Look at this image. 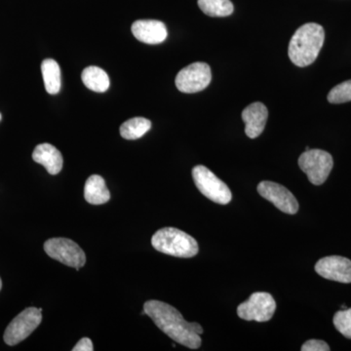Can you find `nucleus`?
Returning <instances> with one entry per match:
<instances>
[{"label":"nucleus","instance_id":"f257e3e1","mask_svg":"<svg viewBox=\"0 0 351 351\" xmlns=\"http://www.w3.org/2000/svg\"><path fill=\"white\" fill-rule=\"evenodd\" d=\"M144 311L156 326L176 343L191 350L200 348L202 343L200 336L204 332L203 328L198 323H189L184 320L174 306L152 300L145 302Z\"/></svg>","mask_w":351,"mask_h":351},{"label":"nucleus","instance_id":"f03ea898","mask_svg":"<svg viewBox=\"0 0 351 351\" xmlns=\"http://www.w3.org/2000/svg\"><path fill=\"white\" fill-rule=\"evenodd\" d=\"M325 40L322 25L315 23L302 25L295 31L289 43L288 55L295 66H309L319 55Z\"/></svg>","mask_w":351,"mask_h":351},{"label":"nucleus","instance_id":"7ed1b4c3","mask_svg":"<svg viewBox=\"0 0 351 351\" xmlns=\"http://www.w3.org/2000/svg\"><path fill=\"white\" fill-rule=\"evenodd\" d=\"M156 250L178 258H193L199 251L197 241L188 233L175 228H164L157 230L152 239Z\"/></svg>","mask_w":351,"mask_h":351},{"label":"nucleus","instance_id":"20e7f679","mask_svg":"<svg viewBox=\"0 0 351 351\" xmlns=\"http://www.w3.org/2000/svg\"><path fill=\"white\" fill-rule=\"evenodd\" d=\"M193 178L196 188L208 199L221 205L228 204L232 201L230 188L205 166H195L193 169Z\"/></svg>","mask_w":351,"mask_h":351},{"label":"nucleus","instance_id":"39448f33","mask_svg":"<svg viewBox=\"0 0 351 351\" xmlns=\"http://www.w3.org/2000/svg\"><path fill=\"white\" fill-rule=\"evenodd\" d=\"M299 166L311 184L321 186L329 177L334 160L329 152L322 149H308L300 156Z\"/></svg>","mask_w":351,"mask_h":351},{"label":"nucleus","instance_id":"423d86ee","mask_svg":"<svg viewBox=\"0 0 351 351\" xmlns=\"http://www.w3.org/2000/svg\"><path fill=\"white\" fill-rule=\"evenodd\" d=\"M43 321V309L27 307L18 314L4 332V341L8 346H16L27 339Z\"/></svg>","mask_w":351,"mask_h":351},{"label":"nucleus","instance_id":"0eeeda50","mask_svg":"<svg viewBox=\"0 0 351 351\" xmlns=\"http://www.w3.org/2000/svg\"><path fill=\"white\" fill-rule=\"evenodd\" d=\"M44 251L50 258L64 263L68 267L80 270L86 263V255L80 245L68 239H48L44 243Z\"/></svg>","mask_w":351,"mask_h":351},{"label":"nucleus","instance_id":"6e6552de","mask_svg":"<svg viewBox=\"0 0 351 351\" xmlns=\"http://www.w3.org/2000/svg\"><path fill=\"white\" fill-rule=\"evenodd\" d=\"M276 302L269 293L256 292L237 307V315L246 321L267 322L276 313Z\"/></svg>","mask_w":351,"mask_h":351},{"label":"nucleus","instance_id":"1a4fd4ad","mask_svg":"<svg viewBox=\"0 0 351 351\" xmlns=\"http://www.w3.org/2000/svg\"><path fill=\"white\" fill-rule=\"evenodd\" d=\"M212 80L211 68L206 63H193L179 71L176 86L182 93H197L206 89Z\"/></svg>","mask_w":351,"mask_h":351},{"label":"nucleus","instance_id":"9d476101","mask_svg":"<svg viewBox=\"0 0 351 351\" xmlns=\"http://www.w3.org/2000/svg\"><path fill=\"white\" fill-rule=\"evenodd\" d=\"M257 189L261 196L271 202L283 213L294 215L299 211L297 198L285 186L277 182L263 181L258 184Z\"/></svg>","mask_w":351,"mask_h":351},{"label":"nucleus","instance_id":"9b49d317","mask_svg":"<svg viewBox=\"0 0 351 351\" xmlns=\"http://www.w3.org/2000/svg\"><path fill=\"white\" fill-rule=\"evenodd\" d=\"M315 271L323 278L339 283H351V261L339 256H330L318 261Z\"/></svg>","mask_w":351,"mask_h":351},{"label":"nucleus","instance_id":"f8f14e48","mask_svg":"<svg viewBox=\"0 0 351 351\" xmlns=\"http://www.w3.org/2000/svg\"><path fill=\"white\" fill-rule=\"evenodd\" d=\"M132 32L138 41L147 44L162 43L167 38L166 25L160 21L138 20L132 25Z\"/></svg>","mask_w":351,"mask_h":351},{"label":"nucleus","instance_id":"ddd939ff","mask_svg":"<svg viewBox=\"0 0 351 351\" xmlns=\"http://www.w3.org/2000/svg\"><path fill=\"white\" fill-rule=\"evenodd\" d=\"M245 123V133L250 138H258L265 130L269 112L267 108L260 101L251 104L242 112Z\"/></svg>","mask_w":351,"mask_h":351},{"label":"nucleus","instance_id":"4468645a","mask_svg":"<svg viewBox=\"0 0 351 351\" xmlns=\"http://www.w3.org/2000/svg\"><path fill=\"white\" fill-rule=\"evenodd\" d=\"M32 159L36 163L41 164L50 175L59 174L63 169V156L57 147L47 143L38 145L34 149Z\"/></svg>","mask_w":351,"mask_h":351},{"label":"nucleus","instance_id":"2eb2a0df","mask_svg":"<svg viewBox=\"0 0 351 351\" xmlns=\"http://www.w3.org/2000/svg\"><path fill=\"white\" fill-rule=\"evenodd\" d=\"M84 197L92 205H101L110 199V191L105 180L99 175H92L88 178L84 186Z\"/></svg>","mask_w":351,"mask_h":351},{"label":"nucleus","instance_id":"dca6fc26","mask_svg":"<svg viewBox=\"0 0 351 351\" xmlns=\"http://www.w3.org/2000/svg\"><path fill=\"white\" fill-rule=\"evenodd\" d=\"M82 78L85 86L97 93H104L110 87L108 73L98 66H88L82 71Z\"/></svg>","mask_w":351,"mask_h":351},{"label":"nucleus","instance_id":"f3484780","mask_svg":"<svg viewBox=\"0 0 351 351\" xmlns=\"http://www.w3.org/2000/svg\"><path fill=\"white\" fill-rule=\"evenodd\" d=\"M44 85L50 95H56L61 90V69L55 60L46 59L41 64Z\"/></svg>","mask_w":351,"mask_h":351},{"label":"nucleus","instance_id":"a211bd4d","mask_svg":"<svg viewBox=\"0 0 351 351\" xmlns=\"http://www.w3.org/2000/svg\"><path fill=\"white\" fill-rule=\"evenodd\" d=\"M152 128V122L144 117H134L120 126V135L126 140L142 138Z\"/></svg>","mask_w":351,"mask_h":351},{"label":"nucleus","instance_id":"6ab92c4d","mask_svg":"<svg viewBox=\"0 0 351 351\" xmlns=\"http://www.w3.org/2000/svg\"><path fill=\"white\" fill-rule=\"evenodd\" d=\"M198 6L210 17H226L234 10L230 0H198Z\"/></svg>","mask_w":351,"mask_h":351},{"label":"nucleus","instance_id":"aec40b11","mask_svg":"<svg viewBox=\"0 0 351 351\" xmlns=\"http://www.w3.org/2000/svg\"><path fill=\"white\" fill-rule=\"evenodd\" d=\"M328 101L331 104H343L351 101V80H348L332 88L328 94Z\"/></svg>","mask_w":351,"mask_h":351},{"label":"nucleus","instance_id":"412c9836","mask_svg":"<svg viewBox=\"0 0 351 351\" xmlns=\"http://www.w3.org/2000/svg\"><path fill=\"white\" fill-rule=\"evenodd\" d=\"M334 325L343 336L351 339V308L343 309L335 314Z\"/></svg>","mask_w":351,"mask_h":351},{"label":"nucleus","instance_id":"4be33fe9","mask_svg":"<svg viewBox=\"0 0 351 351\" xmlns=\"http://www.w3.org/2000/svg\"><path fill=\"white\" fill-rule=\"evenodd\" d=\"M302 351H329L330 346L320 339H309L302 345Z\"/></svg>","mask_w":351,"mask_h":351},{"label":"nucleus","instance_id":"5701e85b","mask_svg":"<svg viewBox=\"0 0 351 351\" xmlns=\"http://www.w3.org/2000/svg\"><path fill=\"white\" fill-rule=\"evenodd\" d=\"M94 346L92 343L91 339L89 338H83L76 343L75 348H73V351H93Z\"/></svg>","mask_w":351,"mask_h":351},{"label":"nucleus","instance_id":"b1692460","mask_svg":"<svg viewBox=\"0 0 351 351\" xmlns=\"http://www.w3.org/2000/svg\"><path fill=\"white\" fill-rule=\"evenodd\" d=\"M1 288H2V281H1V278H0V290H1Z\"/></svg>","mask_w":351,"mask_h":351},{"label":"nucleus","instance_id":"393cba45","mask_svg":"<svg viewBox=\"0 0 351 351\" xmlns=\"http://www.w3.org/2000/svg\"><path fill=\"white\" fill-rule=\"evenodd\" d=\"M341 308L346 309V308H348V307H346V306H341Z\"/></svg>","mask_w":351,"mask_h":351},{"label":"nucleus","instance_id":"a878e982","mask_svg":"<svg viewBox=\"0 0 351 351\" xmlns=\"http://www.w3.org/2000/svg\"><path fill=\"white\" fill-rule=\"evenodd\" d=\"M0 120H1V113H0Z\"/></svg>","mask_w":351,"mask_h":351}]
</instances>
